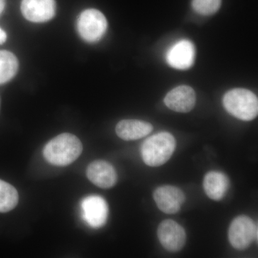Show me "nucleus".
<instances>
[{
    "label": "nucleus",
    "instance_id": "19",
    "mask_svg": "<svg viewBox=\"0 0 258 258\" xmlns=\"http://www.w3.org/2000/svg\"><path fill=\"white\" fill-rule=\"evenodd\" d=\"M5 0H0V15L3 13V10L5 9Z\"/></svg>",
    "mask_w": 258,
    "mask_h": 258
},
{
    "label": "nucleus",
    "instance_id": "17",
    "mask_svg": "<svg viewBox=\"0 0 258 258\" xmlns=\"http://www.w3.org/2000/svg\"><path fill=\"white\" fill-rule=\"evenodd\" d=\"M222 5V0H192L193 10L198 14L212 15L216 13Z\"/></svg>",
    "mask_w": 258,
    "mask_h": 258
},
{
    "label": "nucleus",
    "instance_id": "12",
    "mask_svg": "<svg viewBox=\"0 0 258 258\" xmlns=\"http://www.w3.org/2000/svg\"><path fill=\"white\" fill-rule=\"evenodd\" d=\"M164 101L166 106L172 111L187 113L195 106L196 93L189 86H178L167 93Z\"/></svg>",
    "mask_w": 258,
    "mask_h": 258
},
{
    "label": "nucleus",
    "instance_id": "2",
    "mask_svg": "<svg viewBox=\"0 0 258 258\" xmlns=\"http://www.w3.org/2000/svg\"><path fill=\"white\" fill-rule=\"evenodd\" d=\"M176 149V140L169 132H160L149 137L142 144L141 154L147 165L157 167L170 159Z\"/></svg>",
    "mask_w": 258,
    "mask_h": 258
},
{
    "label": "nucleus",
    "instance_id": "20",
    "mask_svg": "<svg viewBox=\"0 0 258 258\" xmlns=\"http://www.w3.org/2000/svg\"><path fill=\"white\" fill-rule=\"evenodd\" d=\"M0 106H1V100H0Z\"/></svg>",
    "mask_w": 258,
    "mask_h": 258
},
{
    "label": "nucleus",
    "instance_id": "5",
    "mask_svg": "<svg viewBox=\"0 0 258 258\" xmlns=\"http://www.w3.org/2000/svg\"><path fill=\"white\" fill-rule=\"evenodd\" d=\"M229 241L234 248L243 250L257 241V227L249 217L239 216L231 222L228 231Z\"/></svg>",
    "mask_w": 258,
    "mask_h": 258
},
{
    "label": "nucleus",
    "instance_id": "3",
    "mask_svg": "<svg viewBox=\"0 0 258 258\" xmlns=\"http://www.w3.org/2000/svg\"><path fill=\"white\" fill-rule=\"evenodd\" d=\"M223 105L229 113L238 119L249 121L257 116V98L249 90H230L224 96Z\"/></svg>",
    "mask_w": 258,
    "mask_h": 258
},
{
    "label": "nucleus",
    "instance_id": "14",
    "mask_svg": "<svg viewBox=\"0 0 258 258\" xmlns=\"http://www.w3.org/2000/svg\"><path fill=\"white\" fill-rule=\"evenodd\" d=\"M229 179L220 171H212L204 178L203 186L209 198L220 201L225 197L229 188Z\"/></svg>",
    "mask_w": 258,
    "mask_h": 258
},
{
    "label": "nucleus",
    "instance_id": "4",
    "mask_svg": "<svg viewBox=\"0 0 258 258\" xmlns=\"http://www.w3.org/2000/svg\"><path fill=\"white\" fill-rule=\"evenodd\" d=\"M107 20L99 10L88 9L83 11L78 20L80 35L86 41L95 42L101 40L107 29Z\"/></svg>",
    "mask_w": 258,
    "mask_h": 258
},
{
    "label": "nucleus",
    "instance_id": "6",
    "mask_svg": "<svg viewBox=\"0 0 258 258\" xmlns=\"http://www.w3.org/2000/svg\"><path fill=\"white\" fill-rule=\"evenodd\" d=\"M157 236L161 245L169 252L181 250L186 243L184 229L172 220H164L159 224Z\"/></svg>",
    "mask_w": 258,
    "mask_h": 258
},
{
    "label": "nucleus",
    "instance_id": "7",
    "mask_svg": "<svg viewBox=\"0 0 258 258\" xmlns=\"http://www.w3.org/2000/svg\"><path fill=\"white\" fill-rule=\"evenodd\" d=\"M82 217L93 228H100L106 224L108 208L106 200L101 197L91 195L81 202Z\"/></svg>",
    "mask_w": 258,
    "mask_h": 258
},
{
    "label": "nucleus",
    "instance_id": "1",
    "mask_svg": "<svg viewBox=\"0 0 258 258\" xmlns=\"http://www.w3.org/2000/svg\"><path fill=\"white\" fill-rule=\"evenodd\" d=\"M83 145L74 134L64 133L50 140L43 149V156L52 165L66 166L81 156Z\"/></svg>",
    "mask_w": 258,
    "mask_h": 258
},
{
    "label": "nucleus",
    "instance_id": "10",
    "mask_svg": "<svg viewBox=\"0 0 258 258\" xmlns=\"http://www.w3.org/2000/svg\"><path fill=\"white\" fill-rule=\"evenodd\" d=\"M195 57V48L192 42L187 40H179L166 52V59L171 67L178 70H186L191 67Z\"/></svg>",
    "mask_w": 258,
    "mask_h": 258
},
{
    "label": "nucleus",
    "instance_id": "15",
    "mask_svg": "<svg viewBox=\"0 0 258 258\" xmlns=\"http://www.w3.org/2000/svg\"><path fill=\"white\" fill-rule=\"evenodd\" d=\"M18 61L14 54L0 50V84L10 81L17 74Z\"/></svg>",
    "mask_w": 258,
    "mask_h": 258
},
{
    "label": "nucleus",
    "instance_id": "18",
    "mask_svg": "<svg viewBox=\"0 0 258 258\" xmlns=\"http://www.w3.org/2000/svg\"><path fill=\"white\" fill-rule=\"evenodd\" d=\"M7 40V34L3 29L0 28V45L4 43Z\"/></svg>",
    "mask_w": 258,
    "mask_h": 258
},
{
    "label": "nucleus",
    "instance_id": "11",
    "mask_svg": "<svg viewBox=\"0 0 258 258\" xmlns=\"http://www.w3.org/2000/svg\"><path fill=\"white\" fill-rule=\"evenodd\" d=\"M86 174L93 184L102 189H110L117 182L114 167L106 161H93L88 166Z\"/></svg>",
    "mask_w": 258,
    "mask_h": 258
},
{
    "label": "nucleus",
    "instance_id": "9",
    "mask_svg": "<svg viewBox=\"0 0 258 258\" xmlns=\"http://www.w3.org/2000/svg\"><path fill=\"white\" fill-rule=\"evenodd\" d=\"M55 0H23L21 11L23 16L32 23L48 21L55 15Z\"/></svg>",
    "mask_w": 258,
    "mask_h": 258
},
{
    "label": "nucleus",
    "instance_id": "13",
    "mask_svg": "<svg viewBox=\"0 0 258 258\" xmlns=\"http://www.w3.org/2000/svg\"><path fill=\"white\" fill-rule=\"evenodd\" d=\"M153 131V125L144 120L127 119L118 122L115 132L125 141L137 140L147 137Z\"/></svg>",
    "mask_w": 258,
    "mask_h": 258
},
{
    "label": "nucleus",
    "instance_id": "8",
    "mask_svg": "<svg viewBox=\"0 0 258 258\" xmlns=\"http://www.w3.org/2000/svg\"><path fill=\"white\" fill-rule=\"evenodd\" d=\"M153 196L158 208L168 215L177 213L185 201L184 194L174 186L158 187Z\"/></svg>",
    "mask_w": 258,
    "mask_h": 258
},
{
    "label": "nucleus",
    "instance_id": "16",
    "mask_svg": "<svg viewBox=\"0 0 258 258\" xmlns=\"http://www.w3.org/2000/svg\"><path fill=\"white\" fill-rule=\"evenodd\" d=\"M18 191L14 186L0 179V212L11 211L18 205Z\"/></svg>",
    "mask_w": 258,
    "mask_h": 258
}]
</instances>
